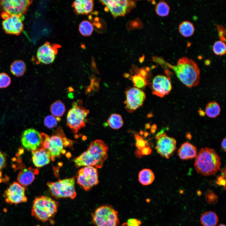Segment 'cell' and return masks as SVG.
Returning <instances> with one entry per match:
<instances>
[{
	"label": "cell",
	"instance_id": "cell-1",
	"mask_svg": "<svg viewBox=\"0 0 226 226\" xmlns=\"http://www.w3.org/2000/svg\"><path fill=\"white\" fill-rule=\"evenodd\" d=\"M157 62L166 65L172 69L179 80L187 87L197 86L200 79V69L197 64L186 57L180 58L176 65H173L159 58Z\"/></svg>",
	"mask_w": 226,
	"mask_h": 226
},
{
	"label": "cell",
	"instance_id": "cell-2",
	"mask_svg": "<svg viewBox=\"0 0 226 226\" xmlns=\"http://www.w3.org/2000/svg\"><path fill=\"white\" fill-rule=\"evenodd\" d=\"M108 149V146L102 140L92 141L87 150L74 159L75 166L77 167L82 166L102 167L107 158Z\"/></svg>",
	"mask_w": 226,
	"mask_h": 226
},
{
	"label": "cell",
	"instance_id": "cell-3",
	"mask_svg": "<svg viewBox=\"0 0 226 226\" xmlns=\"http://www.w3.org/2000/svg\"><path fill=\"white\" fill-rule=\"evenodd\" d=\"M220 157L213 149L207 147L201 148L195 157L194 167L199 174L209 176L216 173L220 169Z\"/></svg>",
	"mask_w": 226,
	"mask_h": 226
},
{
	"label": "cell",
	"instance_id": "cell-4",
	"mask_svg": "<svg viewBox=\"0 0 226 226\" xmlns=\"http://www.w3.org/2000/svg\"><path fill=\"white\" fill-rule=\"evenodd\" d=\"M40 135L41 139L40 146L49 151L51 160L53 161L61 154H64L66 152L64 148L70 146L72 143L66 137L60 126L53 131L51 136L44 133H40Z\"/></svg>",
	"mask_w": 226,
	"mask_h": 226
},
{
	"label": "cell",
	"instance_id": "cell-5",
	"mask_svg": "<svg viewBox=\"0 0 226 226\" xmlns=\"http://www.w3.org/2000/svg\"><path fill=\"white\" fill-rule=\"evenodd\" d=\"M58 203L52 198L45 196L36 197L33 201L31 215L42 222L52 218L57 212Z\"/></svg>",
	"mask_w": 226,
	"mask_h": 226
},
{
	"label": "cell",
	"instance_id": "cell-6",
	"mask_svg": "<svg viewBox=\"0 0 226 226\" xmlns=\"http://www.w3.org/2000/svg\"><path fill=\"white\" fill-rule=\"evenodd\" d=\"M92 222L94 226H117L118 212L110 205L101 206L92 214Z\"/></svg>",
	"mask_w": 226,
	"mask_h": 226
},
{
	"label": "cell",
	"instance_id": "cell-7",
	"mask_svg": "<svg viewBox=\"0 0 226 226\" xmlns=\"http://www.w3.org/2000/svg\"><path fill=\"white\" fill-rule=\"evenodd\" d=\"M74 177L59 180L55 182H49L47 185L52 196L56 198H69L73 199L76 195Z\"/></svg>",
	"mask_w": 226,
	"mask_h": 226
},
{
	"label": "cell",
	"instance_id": "cell-8",
	"mask_svg": "<svg viewBox=\"0 0 226 226\" xmlns=\"http://www.w3.org/2000/svg\"><path fill=\"white\" fill-rule=\"evenodd\" d=\"M89 111L83 106L73 103L72 107L68 111L67 116L68 126L73 133H78L79 130L85 126V119Z\"/></svg>",
	"mask_w": 226,
	"mask_h": 226
},
{
	"label": "cell",
	"instance_id": "cell-9",
	"mask_svg": "<svg viewBox=\"0 0 226 226\" xmlns=\"http://www.w3.org/2000/svg\"><path fill=\"white\" fill-rule=\"evenodd\" d=\"M77 182L86 191L90 190L99 183L97 168L85 166L80 169L76 175Z\"/></svg>",
	"mask_w": 226,
	"mask_h": 226
},
{
	"label": "cell",
	"instance_id": "cell-10",
	"mask_svg": "<svg viewBox=\"0 0 226 226\" xmlns=\"http://www.w3.org/2000/svg\"><path fill=\"white\" fill-rule=\"evenodd\" d=\"M157 140L155 148L162 156L169 159L176 149V141L174 138L168 136L163 131L157 134Z\"/></svg>",
	"mask_w": 226,
	"mask_h": 226
},
{
	"label": "cell",
	"instance_id": "cell-11",
	"mask_svg": "<svg viewBox=\"0 0 226 226\" xmlns=\"http://www.w3.org/2000/svg\"><path fill=\"white\" fill-rule=\"evenodd\" d=\"M126 100L124 102L125 108L132 113L141 107L146 99V94L142 90L135 88H127L125 92Z\"/></svg>",
	"mask_w": 226,
	"mask_h": 226
},
{
	"label": "cell",
	"instance_id": "cell-12",
	"mask_svg": "<svg viewBox=\"0 0 226 226\" xmlns=\"http://www.w3.org/2000/svg\"><path fill=\"white\" fill-rule=\"evenodd\" d=\"M25 191L24 187L18 182L14 181L5 191L3 197L6 202L10 204L17 205L25 203L27 201Z\"/></svg>",
	"mask_w": 226,
	"mask_h": 226
},
{
	"label": "cell",
	"instance_id": "cell-13",
	"mask_svg": "<svg viewBox=\"0 0 226 226\" xmlns=\"http://www.w3.org/2000/svg\"><path fill=\"white\" fill-rule=\"evenodd\" d=\"M32 1L29 0H0V9L10 16H22L26 13Z\"/></svg>",
	"mask_w": 226,
	"mask_h": 226
},
{
	"label": "cell",
	"instance_id": "cell-14",
	"mask_svg": "<svg viewBox=\"0 0 226 226\" xmlns=\"http://www.w3.org/2000/svg\"><path fill=\"white\" fill-rule=\"evenodd\" d=\"M100 2L107 6L114 18L124 16L136 5L135 2L130 0H107Z\"/></svg>",
	"mask_w": 226,
	"mask_h": 226
},
{
	"label": "cell",
	"instance_id": "cell-15",
	"mask_svg": "<svg viewBox=\"0 0 226 226\" xmlns=\"http://www.w3.org/2000/svg\"><path fill=\"white\" fill-rule=\"evenodd\" d=\"M60 47L57 44L51 45L46 42L38 49L36 57L39 62L45 64H49L54 61L58 52V49Z\"/></svg>",
	"mask_w": 226,
	"mask_h": 226
},
{
	"label": "cell",
	"instance_id": "cell-16",
	"mask_svg": "<svg viewBox=\"0 0 226 226\" xmlns=\"http://www.w3.org/2000/svg\"><path fill=\"white\" fill-rule=\"evenodd\" d=\"M151 84L153 94L161 98L168 94L172 89L170 78L163 75L156 76Z\"/></svg>",
	"mask_w": 226,
	"mask_h": 226
},
{
	"label": "cell",
	"instance_id": "cell-17",
	"mask_svg": "<svg viewBox=\"0 0 226 226\" xmlns=\"http://www.w3.org/2000/svg\"><path fill=\"white\" fill-rule=\"evenodd\" d=\"M21 140L23 146L31 151L38 148L40 146L41 141L40 133L36 129L31 128L23 132Z\"/></svg>",
	"mask_w": 226,
	"mask_h": 226
},
{
	"label": "cell",
	"instance_id": "cell-18",
	"mask_svg": "<svg viewBox=\"0 0 226 226\" xmlns=\"http://www.w3.org/2000/svg\"><path fill=\"white\" fill-rule=\"evenodd\" d=\"M21 17L19 15H11L3 21V28L6 33L19 35L22 32L24 25Z\"/></svg>",
	"mask_w": 226,
	"mask_h": 226
},
{
	"label": "cell",
	"instance_id": "cell-19",
	"mask_svg": "<svg viewBox=\"0 0 226 226\" xmlns=\"http://www.w3.org/2000/svg\"><path fill=\"white\" fill-rule=\"evenodd\" d=\"M31 151L32 161L36 167H42L50 162L51 154L47 149L41 147Z\"/></svg>",
	"mask_w": 226,
	"mask_h": 226
},
{
	"label": "cell",
	"instance_id": "cell-20",
	"mask_svg": "<svg viewBox=\"0 0 226 226\" xmlns=\"http://www.w3.org/2000/svg\"><path fill=\"white\" fill-rule=\"evenodd\" d=\"M39 173L38 169L31 167L24 169L20 171L18 175V182L24 187L31 184L35 178V175Z\"/></svg>",
	"mask_w": 226,
	"mask_h": 226
},
{
	"label": "cell",
	"instance_id": "cell-21",
	"mask_svg": "<svg viewBox=\"0 0 226 226\" xmlns=\"http://www.w3.org/2000/svg\"><path fill=\"white\" fill-rule=\"evenodd\" d=\"M94 5L92 0H77L73 2L72 6L76 14L87 15L93 11Z\"/></svg>",
	"mask_w": 226,
	"mask_h": 226
},
{
	"label": "cell",
	"instance_id": "cell-22",
	"mask_svg": "<svg viewBox=\"0 0 226 226\" xmlns=\"http://www.w3.org/2000/svg\"><path fill=\"white\" fill-rule=\"evenodd\" d=\"M178 155L180 159L187 160L195 158L197 154L196 147L189 142L183 143L178 151Z\"/></svg>",
	"mask_w": 226,
	"mask_h": 226
},
{
	"label": "cell",
	"instance_id": "cell-23",
	"mask_svg": "<svg viewBox=\"0 0 226 226\" xmlns=\"http://www.w3.org/2000/svg\"><path fill=\"white\" fill-rule=\"evenodd\" d=\"M200 221L203 226H216L218 222V218L215 212L207 211L202 215Z\"/></svg>",
	"mask_w": 226,
	"mask_h": 226
},
{
	"label": "cell",
	"instance_id": "cell-24",
	"mask_svg": "<svg viewBox=\"0 0 226 226\" xmlns=\"http://www.w3.org/2000/svg\"><path fill=\"white\" fill-rule=\"evenodd\" d=\"M138 177L139 182L144 186L151 184L155 179L153 173L148 169H144L141 170L139 173Z\"/></svg>",
	"mask_w": 226,
	"mask_h": 226
},
{
	"label": "cell",
	"instance_id": "cell-25",
	"mask_svg": "<svg viewBox=\"0 0 226 226\" xmlns=\"http://www.w3.org/2000/svg\"><path fill=\"white\" fill-rule=\"evenodd\" d=\"M26 70L25 64L24 61L21 60L14 61L10 66V71L11 73L17 77L23 76Z\"/></svg>",
	"mask_w": 226,
	"mask_h": 226
},
{
	"label": "cell",
	"instance_id": "cell-26",
	"mask_svg": "<svg viewBox=\"0 0 226 226\" xmlns=\"http://www.w3.org/2000/svg\"><path fill=\"white\" fill-rule=\"evenodd\" d=\"M66 108L64 105L61 101L57 100L52 103L50 107V111L52 116L60 121V117L63 115Z\"/></svg>",
	"mask_w": 226,
	"mask_h": 226
},
{
	"label": "cell",
	"instance_id": "cell-27",
	"mask_svg": "<svg viewBox=\"0 0 226 226\" xmlns=\"http://www.w3.org/2000/svg\"><path fill=\"white\" fill-rule=\"evenodd\" d=\"M179 31L180 34L185 37H189L194 34L195 28L192 24L189 21H185L179 25Z\"/></svg>",
	"mask_w": 226,
	"mask_h": 226
},
{
	"label": "cell",
	"instance_id": "cell-28",
	"mask_svg": "<svg viewBox=\"0 0 226 226\" xmlns=\"http://www.w3.org/2000/svg\"><path fill=\"white\" fill-rule=\"evenodd\" d=\"M221 111V108L219 105L215 101L208 103L206 105L205 113L209 117L214 118L218 116Z\"/></svg>",
	"mask_w": 226,
	"mask_h": 226
},
{
	"label": "cell",
	"instance_id": "cell-29",
	"mask_svg": "<svg viewBox=\"0 0 226 226\" xmlns=\"http://www.w3.org/2000/svg\"><path fill=\"white\" fill-rule=\"evenodd\" d=\"M107 122L110 127L114 129H120L123 124V121L121 116L115 113L110 116Z\"/></svg>",
	"mask_w": 226,
	"mask_h": 226
},
{
	"label": "cell",
	"instance_id": "cell-30",
	"mask_svg": "<svg viewBox=\"0 0 226 226\" xmlns=\"http://www.w3.org/2000/svg\"><path fill=\"white\" fill-rule=\"evenodd\" d=\"M78 30L81 35L85 36H88L92 34L93 31V27L89 21L83 20L80 23Z\"/></svg>",
	"mask_w": 226,
	"mask_h": 226
},
{
	"label": "cell",
	"instance_id": "cell-31",
	"mask_svg": "<svg viewBox=\"0 0 226 226\" xmlns=\"http://www.w3.org/2000/svg\"><path fill=\"white\" fill-rule=\"evenodd\" d=\"M131 78L135 87L139 89L144 87L149 83L147 79L138 73L132 76Z\"/></svg>",
	"mask_w": 226,
	"mask_h": 226
},
{
	"label": "cell",
	"instance_id": "cell-32",
	"mask_svg": "<svg viewBox=\"0 0 226 226\" xmlns=\"http://www.w3.org/2000/svg\"><path fill=\"white\" fill-rule=\"evenodd\" d=\"M170 8L168 4L164 2H160L156 5L155 11L158 15L164 17L167 16L170 11Z\"/></svg>",
	"mask_w": 226,
	"mask_h": 226
},
{
	"label": "cell",
	"instance_id": "cell-33",
	"mask_svg": "<svg viewBox=\"0 0 226 226\" xmlns=\"http://www.w3.org/2000/svg\"><path fill=\"white\" fill-rule=\"evenodd\" d=\"M213 51L216 55L222 56L225 55L226 51L225 42L220 40L216 41L213 45Z\"/></svg>",
	"mask_w": 226,
	"mask_h": 226
},
{
	"label": "cell",
	"instance_id": "cell-34",
	"mask_svg": "<svg viewBox=\"0 0 226 226\" xmlns=\"http://www.w3.org/2000/svg\"><path fill=\"white\" fill-rule=\"evenodd\" d=\"M134 136L136 140V146L138 149L137 153H138L137 155L140 156V151L145 147L148 146L149 144L137 133H135Z\"/></svg>",
	"mask_w": 226,
	"mask_h": 226
},
{
	"label": "cell",
	"instance_id": "cell-35",
	"mask_svg": "<svg viewBox=\"0 0 226 226\" xmlns=\"http://www.w3.org/2000/svg\"><path fill=\"white\" fill-rule=\"evenodd\" d=\"M59 121L52 115H48L44 118V123L47 127L51 129L57 126Z\"/></svg>",
	"mask_w": 226,
	"mask_h": 226
},
{
	"label": "cell",
	"instance_id": "cell-36",
	"mask_svg": "<svg viewBox=\"0 0 226 226\" xmlns=\"http://www.w3.org/2000/svg\"><path fill=\"white\" fill-rule=\"evenodd\" d=\"M11 83V78L8 74L5 73H0V88L7 87Z\"/></svg>",
	"mask_w": 226,
	"mask_h": 226
},
{
	"label": "cell",
	"instance_id": "cell-37",
	"mask_svg": "<svg viewBox=\"0 0 226 226\" xmlns=\"http://www.w3.org/2000/svg\"><path fill=\"white\" fill-rule=\"evenodd\" d=\"M206 199L208 203L211 204L215 203L217 201L216 195L211 191H208L205 194Z\"/></svg>",
	"mask_w": 226,
	"mask_h": 226
},
{
	"label": "cell",
	"instance_id": "cell-38",
	"mask_svg": "<svg viewBox=\"0 0 226 226\" xmlns=\"http://www.w3.org/2000/svg\"><path fill=\"white\" fill-rule=\"evenodd\" d=\"M216 27L218 32V36L221 40L225 42V31L224 29V27L222 25H217Z\"/></svg>",
	"mask_w": 226,
	"mask_h": 226
},
{
	"label": "cell",
	"instance_id": "cell-39",
	"mask_svg": "<svg viewBox=\"0 0 226 226\" xmlns=\"http://www.w3.org/2000/svg\"><path fill=\"white\" fill-rule=\"evenodd\" d=\"M6 159L4 154L0 151V177L2 175V170L6 166Z\"/></svg>",
	"mask_w": 226,
	"mask_h": 226
},
{
	"label": "cell",
	"instance_id": "cell-40",
	"mask_svg": "<svg viewBox=\"0 0 226 226\" xmlns=\"http://www.w3.org/2000/svg\"><path fill=\"white\" fill-rule=\"evenodd\" d=\"M126 223L128 226H140L141 222L136 219L131 218L128 220Z\"/></svg>",
	"mask_w": 226,
	"mask_h": 226
},
{
	"label": "cell",
	"instance_id": "cell-41",
	"mask_svg": "<svg viewBox=\"0 0 226 226\" xmlns=\"http://www.w3.org/2000/svg\"><path fill=\"white\" fill-rule=\"evenodd\" d=\"M225 175H223L219 176L218 179L217 181V184L221 186H223L225 188Z\"/></svg>",
	"mask_w": 226,
	"mask_h": 226
},
{
	"label": "cell",
	"instance_id": "cell-42",
	"mask_svg": "<svg viewBox=\"0 0 226 226\" xmlns=\"http://www.w3.org/2000/svg\"><path fill=\"white\" fill-rule=\"evenodd\" d=\"M151 150L148 146L145 147L141 150L140 152V154L141 155H148L151 153Z\"/></svg>",
	"mask_w": 226,
	"mask_h": 226
},
{
	"label": "cell",
	"instance_id": "cell-43",
	"mask_svg": "<svg viewBox=\"0 0 226 226\" xmlns=\"http://www.w3.org/2000/svg\"><path fill=\"white\" fill-rule=\"evenodd\" d=\"M1 16L4 19V20L8 19L11 16L8 13L5 12H3L1 14Z\"/></svg>",
	"mask_w": 226,
	"mask_h": 226
},
{
	"label": "cell",
	"instance_id": "cell-44",
	"mask_svg": "<svg viewBox=\"0 0 226 226\" xmlns=\"http://www.w3.org/2000/svg\"><path fill=\"white\" fill-rule=\"evenodd\" d=\"M226 138H223L221 142V147L224 152L226 151Z\"/></svg>",
	"mask_w": 226,
	"mask_h": 226
},
{
	"label": "cell",
	"instance_id": "cell-45",
	"mask_svg": "<svg viewBox=\"0 0 226 226\" xmlns=\"http://www.w3.org/2000/svg\"><path fill=\"white\" fill-rule=\"evenodd\" d=\"M199 113L201 116H204L205 115V112H204L202 110H199Z\"/></svg>",
	"mask_w": 226,
	"mask_h": 226
},
{
	"label": "cell",
	"instance_id": "cell-46",
	"mask_svg": "<svg viewBox=\"0 0 226 226\" xmlns=\"http://www.w3.org/2000/svg\"><path fill=\"white\" fill-rule=\"evenodd\" d=\"M144 56H143L142 57H141L139 59V61L141 63L143 62V61L144 60Z\"/></svg>",
	"mask_w": 226,
	"mask_h": 226
},
{
	"label": "cell",
	"instance_id": "cell-47",
	"mask_svg": "<svg viewBox=\"0 0 226 226\" xmlns=\"http://www.w3.org/2000/svg\"><path fill=\"white\" fill-rule=\"evenodd\" d=\"M125 75H124V76L126 78L130 76V75L128 73H125Z\"/></svg>",
	"mask_w": 226,
	"mask_h": 226
},
{
	"label": "cell",
	"instance_id": "cell-48",
	"mask_svg": "<svg viewBox=\"0 0 226 226\" xmlns=\"http://www.w3.org/2000/svg\"><path fill=\"white\" fill-rule=\"evenodd\" d=\"M121 226H128L126 223H123Z\"/></svg>",
	"mask_w": 226,
	"mask_h": 226
},
{
	"label": "cell",
	"instance_id": "cell-49",
	"mask_svg": "<svg viewBox=\"0 0 226 226\" xmlns=\"http://www.w3.org/2000/svg\"><path fill=\"white\" fill-rule=\"evenodd\" d=\"M218 226H225L224 224H220Z\"/></svg>",
	"mask_w": 226,
	"mask_h": 226
}]
</instances>
